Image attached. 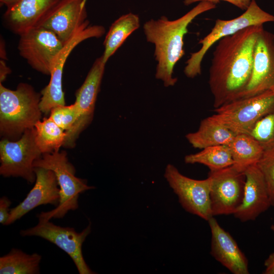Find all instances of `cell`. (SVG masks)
<instances>
[{
    "label": "cell",
    "instance_id": "25",
    "mask_svg": "<svg viewBox=\"0 0 274 274\" xmlns=\"http://www.w3.org/2000/svg\"><path fill=\"white\" fill-rule=\"evenodd\" d=\"M186 163L203 164L210 170L224 168L233 164V160L227 145L212 146L200 151L185 156Z\"/></svg>",
    "mask_w": 274,
    "mask_h": 274
},
{
    "label": "cell",
    "instance_id": "24",
    "mask_svg": "<svg viewBox=\"0 0 274 274\" xmlns=\"http://www.w3.org/2000/svg\"><path fill=\"white\" fill-rule=\"evenodd\" d=\"M34 127L35 141L42 154L59 151L64 145L66 133L50 117L38 121Z\"/></svg>",
    "mask_w": 274,
    "mask_h": 274
},
{
    "label": "cell",
    "instance_id": "6",
    "mask_svg": "<svg viewBox=\"0 0 274 274\" xmlns=\"http://www.w3.org/2000/svg\"><path fill=\"white\" fill-rule=\"evenodd\" d=\"M274 109V89L234 100L218 108L211 117L235 134H249L256 123Z\"/></svg>",
    "mask_w": 274,
    "mask_h": 274
},
{
    "label": "cell",
    "instance_id": "4",
    "mask_svg": "<svg viewBox=\"0 0 274 274\" xmlns=\"http://www.w3.org/2000/svg\"><path fill=\"white\" fill-rule=\"evenodd\" d=\"M33 167L52 170L55 174L60 188V200L53 210L40 213L50 220L62 218L70 211L78 208V198L81 193L95 188L87 185L86 180L75 176V169L68 161L65 151L44 153L33 163Z\"/></svg>",
    "mask_w": 274,
    "mask_h": 274
},
{
    "label": "cell",
    "instance_id": "22",
    "mask_svg": "<svg viewBox=\"0 0 274 274\" xmlns=\"http://www.w3.org/2000/svg\"><path fill=\"white\" fill-rule=\"evenodd\" d=\"M227 146L233 160V165L243 172L249 166L256 164L264 152L261 144L247 133L236 134Z\"/></svg>",
    "mask_w": 274,
    "mask_h": 274
},
{
    "label": "cell",
    "instance_id": "32",
    "mask_svg": "<svg viewBox=\"0 0 274 274\" xmlns=\"http://www.w3.org/2000/svg\"><path fill=\"white\" fill-rule=\"evenodd\" d=\"M11 73L10 68L7 65L3 59L0 60V83L3 82L7 75Z\"/></svg>",
    "mask_w": 274,
    "mask_h": 274
},
{
    "label": "cell",
    "instance_id": "2",
    "mask_svg": "<svg viewBox=\"0 0 274 274\" xmlns=\"http://www.w3.org/2000/svg\"><path fill=\"white\" fill-rule=\"evenodd\" d=\"M216 7L215 4L202 2L176 19L169 20L163 16L144 24L146 40L155 47L154 56L157 62L155 78L165 87L173 86L178 81L173 76L174 70L185 54L184 38L188 26L197 16Z\"/></svg>",
    "mask_w": 274,
    "mask_h": 274
},
{
    "label": "cell",
    "instance_id": "17",
    "mask_svg": "<svg viewBox=\"0 0 274 274\" xmlns=\"http://www.w3.org/2000/svg\"><path fill=\"white\" fill-rule=\"evenodd\" d=\"M243 198L233 215L243 222L255 220L271 206L263 177L256 164L244 171Z\"/></svg>",
    "mask_w": 274,
    "mask_h": 274
},
{
    "label": "cell",
    "instance_id": "31",
    "mask_svg": "<svg viewBox=\"0 0 274 274\" xmlns=\"http://www.w3.org/2000/svg\"><path fill=\"white\" fill-rule=\"evenodd\" d=\"M264 274H274V252L271 253L264 261Z\"/></svg>",
    "mask_w": 274,
    "mask_h": 274
},
{
    "label": "cell",
    "instance_id": "7",
    "mask_svg": "<svg viewBox=\"0 0 274 274\" xmlns=\"http://www.w3.org/2000/svg\"><path fill=\"white\" fill-rule=\"evenodd\" d=\"M42 155L35 141V127L25 130L17 141L4 138L0 142V174L21 177L32 184L36 180L33 164Z\"/></svg>",
    "mask_w": 274,
    "mask_h": 274
},
{
    "label": "cell",
    "instance_id": "12",
    "mask_svg": "<svg viewBox=\"0 0 274 274\" xmlns=\"http://www.w3.org/2000/svg\"><path fill=\"white\" fill-rule=\"evenodd\" d=\"M20 36V55L34 70L50 75L51 66L63 43L51 30L42 26L33 28Z\"/></svg>",
    "mask_w": 274,
    "mask_h": 274
},
{
    "label": "cell",
    "instance_id": "5",
    "mask_svg": "<svg viewBox=\"0 0 274 274\" xmlns=\"http://www.w3.org/2000/svg\"><path fill=\"white\" fill-rule=\"evenodd\" d=\"M274 22V15L261 9L255 0H252L244 12L230 20L217 19L211 31L198 44L200 48L191 53L186 62L184 73L189 78H194L201 73V63L210 48L222 38L253 25H263Z\"/></svg>",
    "mask_w": 274,
    "mask_h": 274
},
{
    "label": "cell",
    "instance_id": "10",
    "mask_svg": "<svg viewBox=\"0 0 274 274\" xmlns=\"http://www.w3.org/2000/svg\"><path fill=\"white\" fill-rule=\"evenodd\" d=\"M208 177L211 179L210 198L212 216L233 215L243 198L244 172L232 165L210 170Z\"/></svg>",
    "mask_w": 274,
    "mask_h": 274
},
{
    "label": "cell",
    "instance_id": "27",
    "mask_svg": "<svg viewBox=\"0 0 274 274\" xmlns=\"http://www.w3.org/2000/svg\"><path fill=\"white\" fill-rule=\"evenodd\" d=\"M78 117L75 103L70 106H58L52 108L50 111V118L66 134L71 131Z\"/></svg>",
    "mask_w": 274,
    "mask_h": 274
},
{
    "label": "cell",
    "instance_id": "18",
    "mask_svg": "<svg viewBox=\"0 0 274 274\" xmlns=\"http://www.w3.org/2000/svg\"><path fill=\"white\" fill-rule=\"evenodd\" d=\"M61 0H21L3 15L6 27L20 36L39 26Z\"/></svg>",
    "mask_w": 274,
    "mask_h": 274
},
{
    "label": "cell",
    "instance_id": "26",
    "mask_svg": "<svg viewBox=\"0 0 274 274\" xmlns=\"http://www.w3.org/2000/svg\"><path fill=\"white\" fill-rule=\"evenodd\" d=\"M249 134L261 144L264 151L274 150V109L260 119Z\"/></svg>",
    "mask_w": 274,
    "mask_h": 274
},
{
    "label": "cell",
    "instance_id": "33",
    "mask_svg": "<svg viewBox=\"0 0 274 274\" xmlns=\"http://www.w3.org/2000/svg\"><path fill=\"white\" fill-rule=\"evenodd\" d=\"M21 0H0L1 5H5L7 9L12 8L17 4Z\"/></svg>",
    "mask_w": 274,
    "mask_h": 274
},
{
    "label": "cell",
    "instance_id": "3",
    "mask_svg": "<svg viewBox=\"0 0 274 274\" xmlns=\"http://www.w3.org/2000/svg\"><path fill=\"white\" fill-rule=\"evenodd\" d=\"M41 93L27 83H21L16 90L0 83V131L7 139H16L40 120Z\"/></svg>",
    "mask_w": 274,
    "mask_h": 274
},
{
    "label": "cell",
    "instance_id": "11",
    "mask_svg": "<svg viewBox=\"0 0 274 274\" xmlns=\"http://www.w3.org/2000/svg\"><path fill=\"white\" fill-rule=\"evenodd\" d=\"M164 178L188 212L208 221L212 217L210 192L211 179L195 180L182 175L174 165L168 164Z\"/></svg>",
    "mask_w": 274,
    "mask_h": 274
},
{
    "label": "cell",
    "instance_id": "28",
    "mask_svg": "<svg viewBox=\"0 0 274 274\" xmlns=\"http://www.w3.org/2000/svg\"><path fill=\"white\" fill-rule=\"evenodd\" d=\"M256 165L264 179L271 206H274V150L264 151Z\"/></svg>",
    "mask_w": 274,
    "mask_h": 274
},
{
    "label": "cell",
    "instance_id": "14",
    "mask_svg": "<svg viewBox=\"0 0 274 274\" xmlns=\"http://www.w3.org/2000/svg\"><path fill=\"white\" fill-rule=\"evenodd\" d=\"M106 64L102 56L96 58L83 83L76 91L75 104L79 117L71 131L67 134L63 146L70 147L74 146L80 132L92 121Z\"/></svg>",
    "mask_w": 274,
    "mask_h": 274
},
{
    "label": "cell",
    "instance_id": "19",
    "mask_svg": "<svg viewBox=\"0 0 274 274\" xmlns=\"http://www.w3.org/2000/svg\"><path fill=\"white\" fill-rule=\"evenodd\" d=\"M211 232V255L233 274H249L248 261L237 243L212 216L208 221Z\"/></svg>",
    "mask_w": 274,
    "mask_h": 274
},
{
    "label": "cell",
    "instance_id": "34",
    "mask_svg": "<svg viewBox=\"0 0 274 274\" xmlns=\"http://www.w3.org/2000/svg\"><path fill=\"white\" fill-rule=\"evenodd\" d=\"M5 44L3 40H2L1 41V59H7V55H6V52L5 51Z\"/></svg>",
    "mask_w": 274,
    "mask_h": 274
},
{
    "label": "cell",
    "instance_id": "29",
    "mask_svg": "<svg viewBox=\"0 0 274 274\" xmlns=\"http://www.w3.org/2000/svg\"><path fill=\"white\" fill-rule=\"evenodd\" d=\"M220 1L228 2L238 8L246 10L250 4L252 0H184L183 3L185 6H188L195 3L207 2L217 4Z\"/></svg>",
    "mask_w": 274,
    "mask_h": 274
},
{
    "label": "cell",
    "instance_id": "1",
    "mask_svg": "<svg viewBox=\"0 0 274 274\" xmlns=\"http://www.w3.org/2000/svg\"><path fill=\"white\" fill-rule=\"evenodd\" d=\"M263 27L251 26L218 42L209 77L215 109L237 99L246 88L252 75L256 39Z\"/></svg>",
    "mask_w": 274,
    "mask_h": 274
},
{
    "label": "cell",
    "instance_id": "23",
    "mask_svg": "<svg viewBox=\"0 0 274 274\" xmlns=\"http://www.w3.org/2000/svg\"><path fill=\"white\" fill-rule=\"evenodd\" d=\"M41 255L28 254L22 250L13 248L0 257L1 274H38L40 273Z\"/></svg>",
    "mask_w": 274,
    "mask_h": 274
},
{
    "label": "cell",
    "instance_id": "20",
    "mask_svg": "<svg viewBox=\"0 0 274 274\" xmlns=\"http://www.w3.org/2000/svg\"><path fill=\"white\" fill-rule=\"evenodd\" d=\"M235 135L210 116L201 121L197 131L187 134L185 137L193 147L202 150L212 146L228 145Z\"/></svg>",
    "mask_w": 274,
    "mask_h": 274
},
{
    "label": "cell",
    "instance_id": "15",
    "mask_svg": "<svg viewBox=\"0 0 274 274\" xmlns=\"http://www.w3.org/2000/svg\"><path fill=\"white\" fill-rule=\"evenodd\" d=\"M35 184L24 199L10 209L6 225H10L36 207L50 204L58 206L60 200V188L55 173L51 170L35 167Z\"/></svg>",
    "mask_w": 274,
    "mask_h": 274
},
{
    "label": "cell",
    "instance_id": "21",
    "mask_svg": "<svg viewBox=\"0 0 274 274\" xmlns=\"http://www.w3.org/2000/svg\"><path fill=\"white\" fill-rule=\"evenodd\" d=\"M140 26L139 16L132 13L121 16L112 24L103 43L104 50L101 56L105 63Z\"/></svg>",
    "mask_w": 274,
    "mask_h": 274
},
{
    "label": "cell",
    "instance_id": "13",
    "mask_svg": "<svg viewBox=\"0 0 274 274\" xmlns=\"http://www.w3.org/2000/svg\"><path fill=\"white\" fill-rule=\"evenodd\" d=\"M272 89H274V33L263 27L256 39L250 80L237 99Z\"/></svg>",
    "mask_w": 274,
    "mask_h": 274
},
{
    "label": "cell",
    "instance_id": "35",
    "mask_svg": "<svg viewBox=\"0 0 274 274\" xmlns=\"http://www.w3.org/2000/svg\"><path fill=\"white\" fill-rule=\"evenodd\" d=\"M270 229L274 232V224L271 225Z\"/></svg>",
    "mask_w": 274,
    "mask_h": 274
},
{
    "label": "cell",
    "instance_id": "16",
    "mask_svg": "<svg viewBox=\"0 0 274 274\" xmlns=\"http://www.w3.org/2000/svg\"><path fill=\"white\" fill-rule=\"evenodd\" d=\"M87 0H61L39 26L54 33L63 44L84 26Z\"/></svg>",
    "mask_w": 274,
    "mask_h": 274
},
{
    "label": "cell",
    "instance_id": "9",
    "mask_svg": "<svg viewBox=\"0 0 274 274\" xmlns=\"http://www.w3.org/2000/svg\"><path fill=\"white\" fill-rule=\"evenodd\" d=\"M38 218V223L34 227L21 230V236H39L49 241L70 256L80 274L95 273L86 263L82 253L83 243L91 231L90 222L83 230L78 232L74 228L55 225L40 214Z\"/></svg>",
    "mask_w": 274,
    "mask_h": 274
},
{
    "label": "cell",
    "instance_id": "8",
    "mask_svg": "<svg viewBox=\"0 0 274 274\" xmlns=\"http://www.w3.org/2000/svg\"><path fill=\"white\" fill-rule=\"evenodd\" d=\"M105 31L104 26L99 25H90L88 21L64 44L52 62L49 83L41 92L42 96L40 108L42 113L48 114L52 108L65 105L62 86L63 70L72 51L83 41L88 39L100 38Z\"/></svg>",
    "mask_w": 274,
    "mask_h": 274
},
{
    "label": "cell",
    "instance_id": "30",
    "mask_svg": "<svg viewBox=\"0 0 274 274\" xmlns=\"http://www.w3.org/2000/svg\"><path fill=\"white\" fill-rule=\"evenodd\" d=\"M11 204V201L7 196H3L0 199V223L6 225L9 218V207Z\"/></svg>",
    "mask_w": 274,
    "mask_h": 274
}]
</instances>
